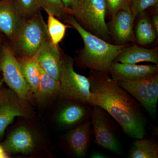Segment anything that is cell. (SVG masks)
<instances>
[{
    "mask_svg": "<svg viewBox=\"0 0 158 158\" xmlns=\"http://www.w3.org/2000/svg\"><path fill=\"white\" fill-rule=\"evenodd\" d=\"M88 78L91 91L89 105L98 106L106 110L131 138H144L147 121L142 106L135 99L109 74L90 69Z\"/></svg>",
    "mask_w": 158,
    "mask_h": 158,
    "instance_id": "6da1fadb",
    "label": "cell"
},
{
    "mask_svg": "<svg viewBox=\"0 0 158 158\" xmlns=\"http://www.w3.org/2000/svg\"><path fill=\"white\" fill-rule=\"evenodd\" d=\"M65 21L81 35L84 47L79 52L78 62L83 68L109 74L110 66L125 47L111 44L84 29L73 15H68Z\"/></svg>",
    "mask_w": 158,
    "mask_h": 158,
    "instance_id": "7a4b0ae2",
    "label": "cell"
},
{
    "mask_svg": "<svg viewBox=\"0 0 158 158\" xmlns=\"http://www.w3.org/2000/svg\"><path fill=\"white\" fill-rule=\"evenodd\" d=\"M50 39L47 24L40 11L24 19L11 40L13 51L21 57H33L43 43Z\"/></svg>",
    "mask_w": 158,
    "mask_h": 158,
    "instance_id": "3957f363",
    "label": "cell"
},
{
    "mask_svg": "<svg viewBox=\"0 0 158 158\" xmlns=\"http://www.w3.org/2000/svg\"><path fill=\"white\" fill-rule=\"evenodd\" d=\"M73 65L72 58L69 56L62 58L58 96L62 99L89 105L91 96L90 81L88 77L76 72Z\"/></svg>",
    "mask_w": 158,
    "mask_h": 158,
    "instance_id": "277c9868",
    "label": "cell"
},
{
    "mask_svg": "<svg viewBox=\"0 0 158 158\" xmlns=\"http://www.w3.org/2000/svg\"><path fill=\"white\" fill-rule=\"evenodd\" d=\"M0 70L4 82L17 94L24 106L30 99L32 91L24 77L19 62L9 44H4L1 49Z\"/></svg>",
    "mask_w": 158,
    "mask_h": 158,
    "instance_id": "5b68a950",
    "label": "cell"
},
{
    "mask_svg": "<svg viewBox=\"0 0 158 158\" xmlns=\"http://www.w3.org/2000/svg\"><path fill=\"white\" fill-rule=\"evenodd\" d=\"M92 107L90 120L95 142L100 147L120 154L122 148L118 127L106 110L98 106Z\"/></svg>",
    "mask_w": 158,
    "mask_h": 158,
    "instance_id": "8992f818",
    "label": "cell"
},
{
    "mask_svg": "<svg viewBox=\"0 0 158 158\" xmlns=\"http://www.w3.org/2000/svg\"><path fill=\"white\" fill-rule=\"evenodd\" d=\"M107 11L105 0H83L81 6L73 16L85 30L106 40L110 36L106 22Z\"/></svg>",
    "mask_w": 158,
    "mask_h": 158,
    "instance_id": "52a82bcc",
    "label": "cell"
},
{
    "mask_svg": "<svg viewBox=\"0 0 158 158\" xmlns=\"http://www.w3.org/2000/svg\"><path fill=\"white\" fill-rule=\"evenodd\" d=\"M121 88L147 111L152 118L157 117L158 100V73L127 81H118Z\"/></svg>",
    "mask_w": 158,
    "mask_h": 158,
    "instance_id": "ba28073f",
    "label": "cell"
},
{
    "mask_svg": "<svg viewBox=\"0 0 158 158\" xmlns=\"http://www.w3.org/2000/svg\"><path fill=\"white\" fill-rule=\"evenodd\" d=\"M27 112L17 94L10 88H4L0 96V138L16 117H26Z\"/></svg>",
    "mask_w": 158,
    "mask_h": 158,
    "instance_id": "9c48e42d",
    "label": "cell"
},
{
    "mask_svg": "<svg viewBox=\"0 0 158 158\" xmlns=\"http://www.w3.org/2000/svg\"><path fill=\"white\" fill-rule=\"evenodd\" d=\"M91 135L90 120L85 122L69 131L65 135V141L70 153L76 157H85L90 147Z\"/></svg>",
    "mask_w": 158,
    "mask_h": 158,
    "instance_id": "30bf717a",
    "label": "cell"
},
{
    "mask_svg": "<svg viewBox=\"0 0 158 158\" xmlns=\"http://www.w3.org/2000/svg\"><path fill=\"white\" fill-rule=\"evenodd\" d=\"M38 65L49 75L59 81L62 57L58 45L50 39L43 43L34 56Z\"/></svg>",
    "mask_w": 158,
    "mask_h": 158,
    "instance_id": "8fae6325",
    "label": "cell"
},
{
    "mask_svg": "<svg viewBox=\"0 0 158 158\" xmlns=\"http://www.w3.org/2000/svg\"><path fill=\"white\" fill-rule=\"evenodd\" d=\"M158 73V65H138L113 62L109 74L116 82L127 81Z\"/></svg>",
    "mask_w": 158,
    "mask_h": 158,
    "instance_id": "7c38bea8",
    "label": "cell"
},
{
    "mask_svg": "<svg viewBox=\"0 0 158 158\" xmlns=\"http://www.w3.org/2000/svg\"><path fill=\"white\" fill-rule=\"evenodd\" d=\"M63 107L58 113L57 121L64 127L77 126L85 122L90 120L92 107L73 101Z\"/></svg>",
    "mask_w": 158,
    "mask_h": 158,
    "instance_id": "4fadbf2b",
    "label": "cell"
},
{
    "mask_svg": "<svg viewBox=\"0 0 158 158\" xmlns=\"http://www.w3.org/2000/svg\"><path fill=\"white\" fill-rule=\"evenodd\" d=\"M3 147L6 152L9 153H29L35 148V139L28 128L20 126L9 134Z\"/></svg>",
    "mask_w": 158,
    "mask_h": 158,
    "instance_id": "5bb4252c",
    "label": "cell"
},
{
    "mask_svg": "<svg viewBox=\"0 0 158 158\" xmlns=\"http://www.w3.org/2000/svg\"><path fill=\"white\" fill-rule=\"evenodd\" d=\"M23 19L16 10L13 0L0 1V32L11 40Z\"/></svg>",
    "mask_w": 158,
    "mask_h": 158,
    "instance_id": "9a60e30c",
    "label": "cell"
},
{
    "mask_svg": "<svg viewBox=\"0 0 158 158\" xmlns=\"http://www.w3.org/2000/svg\"><path fill=\"white\" fill-rule=\"evenodd\" d=\"M114 62L130 64L150 62L158 64V51L156 48L148 49L136 45L125 47Z\"/></svg>",
    "mask_w": 158,
    "mask_h": 158,
    "instance_id": "2e32d148",
    "label": "cell"
},
{
    "mask_svg": "<svg viewBox=\"0 0 158 158\" xmlns=\"http://www.w3.org/2000/svg\"><path fill=\"white\" fill-rule=\"evenodd\" d=\"M135 18L131 11L121 10L112 19V29L116 40L120 44L131 41Z\"/></svg>",
    "mask_w": 158,
    "mask_h": 158,
    "instance_id": "e0dca14e",
    "label": "cell"
},
{
    "mask_svg": "<svg viewBox=\"0 0 158 158\" xmlns=\"http://www.w3.org/2000/svg\"><path fill=\"white\" fill-rule=\"evenodd\" d=\"M39 87L34 94L37 101L43 102L51 97L58 95L60 88V82L49 75L39 65Z\"/></svg>",
    "mask_w": 158,
    "mask_h": 158,
    "instance_id": "ac0fdd59",
    "label": "cell"
},
{
    "mask_svg": "<svg viewBox=\"0 0 158 158\" xmlns=\"http://www.w3.org/2000/svg\"><path fill=\"white\" fill-rule=\"evenodd\" d=\"M129 158H158V144L153 139H137L132 144Z\"/></svg>",
    "mask_w": 158,
    "mask_h": 158,
    "instance_id": "d6986e66",
    "label": "cell"
},
{
    "mask_svg": "<svg viewBox=\"0 0 158 158\" xmlns=\"http://www.w3.org/2000/svg\"><path fill=\"white\" fill-rule=\"evenodd\" d=\"M20 64L23 74L26 81L34 94L39 87V65L35 57L23 56L18 59Z\"/></svg>",
    "mask_w": 158,
    "mask_h": 158,
    "instance_id": "ffe728a7",
    "label": "cell"
},
{
    "mask_svg": "<svg viewBox=\"0 0 158 158\" xmlns=\"http://www.w3.org/2000/svg\"><path fill=\"white\" fill-rule=\"evenodd\" d=\"M136 38L141 45H147L154 42L158 34L151 22L146 16L141 18L136 26Z\"/></svg>",
    "mask_w": 158,
    "mask_h": 158,
    "instance_id": "44dd1931",
    "label": "cell"
},
{
    "mask_svg": "<svg viewBox=\"0 0 158 158\" xmlns=\"http://www.w3.org/2000/svg\"><path fill=\"white\" fill-rule=\"evenodd\" d=\"M47 14V27L50 39L55 45H58L65 36L66 26L52 15Z\"/></svg>",
    "mask_w": 158,
    "mask_h": 158,
    "instance_id": "7402d4cb",
    "label": "cell"
},
{
    "mask_svg": "<svg viewBox=\"0 0 158 158\" xmlns=\"http://www.w3.org/2000/svg\"><path fill=\"white\" fill-rule=\"evenodd\" d=\"M40 8L47 13L52 15L57 18L66 19L68 14L66 13L61 0H38Z\"/></svg>",
    "mask_w": 158,
    "mask_h": 158,
    "instance_id": "603a6c76",
    "label": "cell"
},
{
    "mask_svg": "<svg viewBox=\"0 0 158 158\" xmlns=\"http://www.w3.org/2000/svg\"><path fill=\"white\" fill-rule=\"evenodd\" d=\"M20 15L24 19L34 15L41 9L38 0H13Z\"/></svg>",
    "mask_w": 158,
    "mask_h": 158,
    "instance_id": "cb8c5ba5",
    "label": "cell"
},
{
    "mask_svg": "<svg viewBox=\"0 0 158 158\" xmlns=\"http://www.w3.org/2000/svg\"><path fill=\"white\" fill-rule=\"evenodd\" d=\"M107 11L112 18L121 10L131 11V0H105Z\"/></svg>",
    "mask_w": 158,
    "mask_h": 158,
    "instance_id": "d4e9b609",
    "label": "cell"
},
{
    "mask_svg": "<svg viewBox=\"0 0 158 158\" xmlns=\"http://www.w3.org/2000/svg\"><path fill=\"white\" fill-rule=\"evenodd\" d=\"M158 3V0H131V11L136 18L149 7L156 6Z\"/></svg>",
    "mask_w": 158,
    "mask_h": 158,
    "instance_id": "484cf974",
    "label": "cell"
},
{
    "mask_svg": "<svg viewBox=\"0 0 158 158\" xmlns=\"http://www.w3.org/2000/svg\"><path fill=\"white\" fill-rule=\"evenodd\" d=\"M66 13L74 16L78 11L83 0H61Z\"/></svg>",
    "mask_w": 158,
    "mask_h": 158,
    "instance_id": "4316f807",
    "label": "cell"
},
{
    "mask_svg": "<svg viewBox=\"0 0 158 158\" xmlns=\"http://www.w3.org/2000/svg\"><path fill=\"white\" fill-rule=\"evenodd\" d=\"M154 28L155 29L157 34H158V15L157 14L155 15L152 18V22Z\"/></svg>",
    "mask_w": 158,
    "mask_h": 158,
    "instance_id": "83f0119b",
    "label": "cell"
},
{
    "mask_svg": "<svg viewBox=\"0 0 158 158\" xmlns=\"http://www.w3.org/2000/svg\"><path fill=\"white\" fill-rule=\"evenodd\" d=\"M90 158H106L108 156L101 152H95L91 154Z\"/></svg>",
    "mask_w": 158,
    "mask_h": 158,
    "instance_id": "f1b7e54d",
    "label": "cell"
},
{
    "mask_svg": "<svg viewBox=\"0 0 158 158\" xmlns=\"http://www.w3.org/2000/svg\"><path fill=\"white\" fill-rule=\"evenodd\" d=\"M8 156L7 155L6 151L4 149L3 146L0 145V158H8Z\"/></svg>",
    "mask_w": 158,
    "mask_h": 158,
    "instance_id": "f546056e",
    "label": "cell"
},
{
    "mask_svg": "<svg viewBox=\"0 0 158 158\" xmlns=\"http://www.w3.org/2000/svg\"><path fill=\"white\" fill-rule=\"evenodd\" d=\"M4 81H3V79L2 80L0 81V96H1V94H2V92L3 90H4Z\"/></svg>",
    "mask_w": 158,
    "mask_h": 158,
    "instance_id": "4dcf8cb0",
    "label": "cell"
},
{
    "mask_svg": "<svg viewBox=\"0 0 158 158\" xmlns=\"http://www.w3.org/2000/svg\"><path fill=\"white\" fill-rule=\"evenodd\" d=\"M0 1H12V0H0Z\"/></svg>",
    "mask_w": 158,
    "mask_h": 158,
    "instance_id": "1f68e13d",
    "label": "cell"
}]
</instances>
